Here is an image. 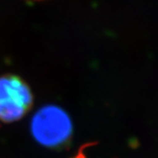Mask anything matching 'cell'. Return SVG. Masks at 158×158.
Returning <instances> with one entry per match:
<instances>
[{
	"mask_svg": "<svg viewBox=\"0 0 158 158\" xmlns=\"http://www.w3.org/2000/svg\"><path fill=\"white\" fill-rule=\"evenodd\" d=\"M31 132L35 141L45 148L60 149L72 138L73 123L62 108L46 105L33 114Z\"/></svg>",
	"mask_w": 158,
	"mask_h": 158,
	"instance_id": "6da1fadb",
	"label": "cell"
},
{
	"mask_svg": "<svg viewBox=\"0 0 158 158\" xmlns=\"http://www.w3.org/2000/svg\"><path fill=\"white\" fill-rule=\"evenodd\" d=\"M32 103L31 89L20 77L12 74L0 77V120L12 123L23 118Z\"/></svg>",
	"mask_w": 158,
	"mask_h": 158,
	"instance_id": "7a4b0ae2",
	"label": "cell"
},
{
	"mask_svg": "<svg viewBox=\"0 0 158 158\" xmlns=\"http://www.w3.org/2000/svg\"><path fill=\"white\" fill-rule=\"evenodd\" d=\"M74 158H86V157H85V155L83 154L82 150H81V151H79V152L75 155V157H74Z\"/></svg>",
	"mask_w": 158,
	"mask_h": 158,
	"instance_id": "3957f363",
	"label": "cell"
}]
</instances>
